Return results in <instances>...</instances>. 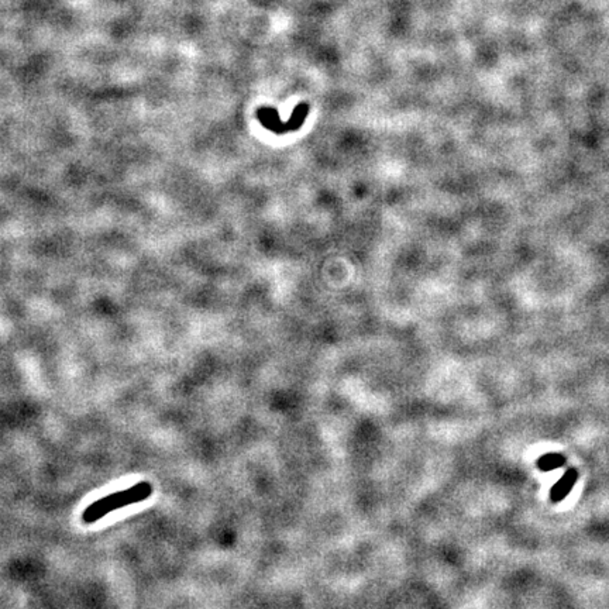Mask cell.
<instances>
[{"label": "cell", "mask_w": 609, "mask_h": 609, "mask_svg": "<svg viewBox=\"0 0 609 609\" xmlns=\"http://www.w3.org/2000/svg\"><path fill=\"white\" fill-rule=\"evenodd\" d=\"M151 494H152V486L147 481H141L124 491H117L114 494L106 495L95 501L85 509L82 519L85 523H93L113 511L148 500Z\"/></svg>", "instance_id": "cell-1"}, {"label": "cell", "mask_w": 609, "mask_h": 609, "mask_svg": "<svg viewBox=\"0 0 609 609\" xmlns=\"http://www.w3.org/2000/svg\"><path fill=\"white\" fill-rule=\"evenodd\" d=\"M577 479H578V473L575 470L567 471V474H564V477L553 487V490H551V500L554 502H558L563 498H566V495L571 491L573 486L575 484Z\"/></svg>", "instance_id": "cell-2"}, {"label": "cell", "mask_w": 609, "mask_h": 609, "mask_svg": "<svg viewBox=\"0 0 609 609\" xmlns=\"http://www.w3.org/2000/svg\"><path fill=\"white\" fill-rule=\"evenodd\" d=\"M563 463H564V459H563L561 455H558V454H547V455L543 457V459L539 460V466H540L543 470H551V469H556V467L561 466Z\"/></svg>", "instance_id": "cell-3"}]
</instances>
